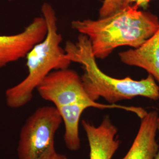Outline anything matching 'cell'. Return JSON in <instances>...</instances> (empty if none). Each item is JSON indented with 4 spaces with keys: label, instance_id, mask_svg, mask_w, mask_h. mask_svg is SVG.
Masks as SVG:
<instances>
[{
    "label": "cell",
    "instance_id": "12",
    "mask_svg": "<svg viewBox=\"0 0 159 159\" xmlns=\"http://www.w3.org/2000/svg\"><path fill=\"white\" fill-rule=\"evenodd\" d=\"M152 0H123V8L131 5H135L139 8L146 9L148 6L149 2Z\"/></svg>",
    "mask_w": 159,
    "mask_h": 159
},
{
    "label": "cell",
    "instance_id": "11",
    "mask_svg": "<svg viewBox=\"0 0 159 159\" xmlns=\"http://www.w3.org/2000/svg\"><path fill=\"white\" fill-rule=\"evenodd\" d=\"M123 0H104L99 10V18L108 17L122 9Z\"/></svg>",
    "mask_w": 159,
    "mask_h": 159
},
{
    "label": "cell",
    "instance_id": "14",
    "mask_svg": "<svg viewBox=\"0 0 159 159\" xmlns=\"http://www.w3.org/2000/svg\"><path fill=\"white\" fill-rule=\"evenodd\" d=\"M158 131H159V120H158ZM159 159V151H158V153H157V154L156 157V159Z\"/></svg>",
    "mask_w": 159,
    "mask_h": 159
},
{
    "label": "cell",
    "instance_id": "6",
    "mask_svg": "<svg viewBox=\"0 0 159 159\" xmlns=\"http://www.w3.org/2000/svg\"><path fill=\"white\" fill-rule=\"evenodd\" d=\"M47 25L43 17H37L21 32L0 35V68L26 57L35 44L44 40Z\"/></svg>",
    "mask_w": 159,
    "mask_h": 159
},
{
    "label": "cell",
    "instance_id": "7",
    "mask_svg": "<svg viewBox=\"0 0 159 159\" xmlns=\"http://www.w3.org/2000/svg\"><path fill=\"white\" fill-rule=\"evenodd\" d=\"M81 125L84 130L90 148V159H111L119 148L120 142L118 129L108 116H104L97 126L83 120Z\"/></svg>",
    "mask_w": 159,
    "mask_h": 159
},
{
    "label": "cell",
    "instance_id": "1",
    "mask_svg": "<svg viewBox=\"0 0 159 159\" xmlns=\"http://www.w3.org/2000/svg\"><path fill=\"white\" fill-rule=\"evenodd\" d=\"M139 8L131 5L96 20L73 21L71 28L87 36L94 56L96 59L104 60L120 47H140L157 31L158 17Z\"/></svg>",
    "mask_w": 159,
    "mask_h": 159
},
{
    "label": "cell",
    "instance_id": "10",
    "mask_svg": "<svg viewBox=\"0 0 159 159\" xmlns=\"http://www.w3.org/2000/svg\"><path fill=\"white\" fill-rule=\"evenodd\" d=\"M90 107L91 105L87 103H75L57 108L64 123V140L69 150L77 151L80 148V120L84 110Z\"/></svg>",
    "mask_w": 159,
    "mask_h": 159
},
{
    "label": "cell",
    "instance_id": "4",
    "mask_svg": "<svg viewBox=\"0 0 159 159\" xmlns=\"http://www.w3.org/2000/svg\"><path fill=\"white\" fill-rule=\"evenodd\" d=\"M62 122L55 106L37 108L20 131L17 148L18 159H47L57 152L54 137Z\"/></svg>",
    "mask_w": 159,
    "mask_h": 159
},
{
    "label": "cell",
    "instance_id": "13",
    "mask_svg": "<svg viewBox=\"0 0 159 159\" xmlns=\"http://www.w3.org/2000/svg\"><path fill=\"white\" fill-rule=\"evenodd\" d=\"M47 159H68L67 157L63 154L58 153L56 152Z\"/></svg>",
    "mask_w": 159,
    "mask_h": 159
},
{
    "label": "cell",
    "instance_id": "5",
    "mask_svg": "<svg viewBox=\"0 0 159 159\" xmlns=\"http://www.w3.org/2000/svg\"><path fill=\"white\" fill-rule=\"evenodd\" d=\"M36 90L42 98L52 102L56 108L75 103H87L99 109L119 108L136 114L140 111L139 107L102 104L93 100L85 91L81 77L68 68L51 71Z\"/></svg>",
    "mask_w": 159,
    "mask_h": 159
},
{
    "label": "cell",
    "instance_id": "8",
    "mask_svg": "<svg viewBox=\"0 0 159 159\" xmlns=\"http://www.w3.org/2000/svg\"><path fill=\"white\" fill-rule=\"evenodd\" d=\"M159 117L157 111H152L141 119L136 136L122 159H156L159 148L156 140Z\"/></svg>",
    "mask_w": 159,
    "mask_h": 159
},
{
    "label": "cell",
    "instance_id": "3",
    "mask_svg": "<svg viewBox=\"0 0 159 159\" xmlns=\"http://www.w3.org/2000/svg\"><path fill=\"white\" fill-rule=\"evenodd\" d=\"M41 11L47 23V33L44 39L26 55L27 75L6 90V104L10 108H20L27 104L33 98L34 90L51 71L68 68L71 63L64 48L60 46L63 37L58 31L57 18L53 8L46 2Z\"/></svg>",
    "mask_w": 159,
    "mask_h": 159
},
{
    "label": "cell",
    "instance_id": "9",
    "mask_svg": "<svg viewBox=\"0 0 159 159\" xmlns=\"http://www.w3.org/2000/svg\"><path fill=\"white\" fill-rule=\"evenodd\" d=\"M119 56L126 65L146 70L159 84V29L142 46L120 52Z\"/></svg>",
    "mask_w": 159,
    "mask_h": 159
},
{
    "label": "cell",
    "instance_id": "15",
    "mask_svg": "<svg viewBox=\"0 0 159 159\" xmlns=\"http://www.w3.org/2000/svg\"><path fill=\"white\" fill-rule=\"evenodd\" d=\"M9 1H12V0H9Z\"/></svg>",
    "mask_w": 159,
    "mask_h": 159
},
{
    "label": "cell",
    "instance_id": "2",
    "mask_svg": "<svg viewBox=\"0 0 159 159\" xmlns=\"http://www.w3.org/2000/svg\"><path fill=\"white\" fill-rule=\"evenodd\" d=\"M71 62L80 64L84 73L81 76L85 91L94 101L102 97L109 104L138 96L154 101L159 100V86L153 77L148 74L146 79H132L114 78L104 73L98 67L88 37L80 34L77 41H68L64 48Z\"/></svg>",
    "mask_w": 159,
    "mask_h": 159
}]
</instances>
